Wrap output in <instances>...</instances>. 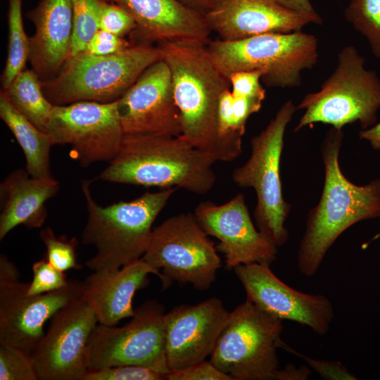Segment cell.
<instances>
[{
    "mask_svg": "<svg viewBox=\"0 0 380 380\" xmlns=\"http://www.w3.org/2000/svg\"><path fill=\"white\" fill-rule=\"evenodd\" d=\"M343 138V130L332 127L322 144L324 188L318 204L308 213L297 255L298 268L308 277L317 272L328 250L345 230L380 217V179L359 186L344 176L338 163Z\"/></svg>",
    "mask_w": 380,
    "mask_h": 380,
    "instance_id": "cell-1",
    "label": "cell"
},
{
    "mask_svg": "<svg viewBox=\"0 0 380 380\" xmlns=\"http://www.w3.org/2000/svg\"><path fill=\"white\" fill-rule=\"evenodd\" d=\"M158 46L170 71L180 136L215 162L236 159L220 138L217 124L220 98L230 82L210 58L205 44L169 42Z\"/></svg>",
    "mask_w": 380,
    "mask_h": 380,
    "instance_id": "cell-2",
    "label": "cell"
},
{
    "mask_svg": "<svg viewBox=\"0 0 380 380\" xmlns=\"http://www.w3.org/2000/svg\"><path fill=\"white\" fill-rule=\"evenodd\" d=\"M215 163L181 136L125 134L117 155L97 179L204 194L215 184Z\"/></svg>",
    "mask_w": 380,
    "mask_h": 380,
    "instance_id": "cell-3",
    "label": "cell"
},
{
    "mask_svg": "<svg viewBox=\"0 0 380 380\" xmlns=\"http://www.w3.org/2000/svg\"><path fill=\"white\" fill-rule=\"evenodd\" d=\"M92 181L86 179L81 182L87 209L82 242L96 248L95 255L85 265L93 272L116 270L142 258L154 221L177 188L146 192L132 201L102 206L91 195Z\"/></svg>",
    "mask_w": 380,
    "mask_h": 380,
    "instance_id": "cell-4",
    "label": "cell"
},
{
    "mask_svg": "<svg viewBox=\"0 0 380 380\" xmlns=\"http://www.w3.org/2000/svg\"><path fill=\"white\" fill-rule=\"evenodd\" d=\"M160 60V47L146 43L134 44L107 56L82 51L71 56L54 77L42 81V91L53 106L112 103L120 99L148 67Z\"/></svg>",
    "mask_w": 380,
    "mask_h": 380,
    "instance_id": "cell-5",
    "label": "cell"
},
{
    "mask_svg": "<svg viewBox=\"0 0 380 380\" xmlns=\"http://www.w3.org/2000/svg\"><path fill=\"white\" fill-rule=\"evenodd\" d=\"M365 59L353 46L337 56L332 74L319 91L308 94L296 106L304 110L294 132L312 124H328L342 129L358 122L363 129L376 123L380 108V78L365 67Z\"/></svg>",
    "mask_w": 380,
    "mask_h": 380,
    "instance_id": "cell-6",
    "label": "cell"
},
{
    "mask_svg": "<svg viewBox=\"0 0 380 380\" xmlns=\"http://www.w3.org/2000/svg\"><path fill=\"white\" fill-rule=\"evenodd\" d=\"M207 52L222 74L262 69L268 87L293 88L301 84V72L315 65L318 41L302 31L270 33L236 41L220 39L205 44Z\"/></svg>",
    "mask_w": 380,
    "mask_h": 380,
    "instance_id": "cell-7",
    "label": "cell"
},
{
    "mask_svg": "<svg viewBox=\"0 0 380 380\" xmlns=\"http://www.w3.org/2000/svg\"><path fill=\"white\" fill-rule=\"evenodd\" d=\"M282 320L246 300L229 313L210 361L234 380H283Z\"/></svg>",
    "mask_w": 380,
    "mask_h": 380,
    "instance_id": "cell-8",
    "label": "cell"
},
{
    "mask_svg": "<svg viewBox=\"0 0 380 380\" xmlns=\"http://www.w3.org/2000/svg\"><path fill=\"white\" fill-rule=\"evenodd\" d=\"M296 110L292 101L285 102L266 128L251 139L249 159L232 172L236 185L255 190L258 228L278 247L288 240L284 223L291 209L282 194L280 160L285 130Z\"/></svg>",
    "mask_w": 380,
    "mask_h": 380,
    "instance_id": "cell-9",
    "label": "cell"
},
{
    "mask_svg": "<svg viewBox=\"0 0 380 380\" xmlns=\"http://www.w3.org/2000/svg\"><path fill=\"white\" fill-rule=\"evenodd\" d=\"M141 258L161 271L163 288L175 280L208 289L221 267L217 248L190 213L170 217L153 229Z\"/></svg>",
    "mask_w": 380,
    "mask_h": 380,
    "instance_id": "cell-10",
    "label": "cell"
},
{
    "mask_svg": "<svg viewBox=\"0 0 380 380\" xmlns=\"http://www.w3.org/2000/svg\"><path fill=\"white\" fill-rule=\"evenodd\" d=\"M164 308L148 300L121 327L97 324L88 343L89 369L135 365L167 374Z\"/></svg>",
    "mask_w": 380,
    "mask_h": 380,
    "instance_id": "cell-11",
    "label": "cell"
},
{
    "mask_svg": "<svg viewBox=\"0 0 380 380\" xmlns=\"http://www.w3.org/2000/svg\"><path fill=\"white\" fill-rule=\"evenodd\" d=\"M117 101H80L54 106L46 133L53 145H70L80 166L110 162L117 155L125 135Z\"/></svg>",
    "mask_w": 380,
    "mask_h": 380,
    "instance_id": "cell-12",
    "label": "cell"
},
{
    "mask_svg": "<svg viewBox=\"0 0 380 380\" xmlns=\"http://www.w3.org/2000/svg\"><path fill=\"white\" fill-rule=\"evenodd\" d=\"M31 353L39 380H82L89 369L88 343L98 319L82 295L51 318Z\"/></svg>",
    "mask_w": 380,
    "mask_h": 380,
    "instance_id": "cell-13",
    "label": "cell"
},
{
    "mask_svg": "<svg viewBox=\"0 0 380 380\" xmlns=\"http://www.w3.org/2000/svg\"><path fill=\"white\" fill-rule=\"evenodd\" d=\"M233 270L245 289L246 299L262 310L281 320L307 326L319 335L329 331L334 310L325 296L293 289L279 279L268 264L241 265Z\"/></svg>",
    "mask_w": 380,
    "mask_h": 380,
    "instance_id": "cell-14",
    "label": "cell"
},
{
    "mask_svg": "<svg viewBox=\"0 0 380 380\" xmlns=\"http://www.w3.org/2000/svg\"><path fill=\"white\" fill-rule=\"evenodd\" d=\"M29 283L0 282V343L31 355L44 334V324L82 295V281H70L58 290L31 296Z\"/></svg>",
    "mask_w": 380,
    "mask_h": 380,
    "instance_id": "cell-15",
    "label": "cell"
},
{
    "mask_svg": "<svg viewBox=\"0 0 380 380\" xmlns=\"http://www.w3.org/2000/svg\"><path fill=\"white\" fill-rule=\"evenodd\" d=\"M194 214L205 232L219 241L216 248L224 253L227 269L254 262L270 265L276 260L278 246L255 227L242 194L222 205L203 201Z\"/></svg>",
    "mask_w": 380,
    "mask_h": 380,
    "instance_id": "cell-16",
    "label": "cell"
},
{
    "mask_svg": "<svg viewBox=\"0 0 380 380\" xmlns=\"http://www.w3.org/2000/svg\"><path fill=\"white\" fill-rule=\"evenodd\" d=\"M117 106L125 134H182L171 74L163 60L148 67L118 100Z\"/></svg>",
    "mask_w": 380,
    "mask_h": 380,
    "instance_id": "cell-17",
    "label": "cell"
},
{
    "mask_svg": "<svg viewBox=\"0 0 380 380\" xmlns=\"http://www.w3.org/2000/svg\"><path fill=\"white\" fill-rule=\"evenodd\" d=\"M230 312L217 298L182 305L165 314V355L169 372L205 360L212 353Z\"/></svg>",
    "mask_w": 380,
    "mask_h": 380,
    "instance_id": "cell-18",
    "label": "cell"
},
{
    "mask_svg": "<svg viewBox=\"0 0 380 380\" xmlns=\"http://www.w3.org/2000/svg\"><path fill=\"white\" fill-rule=\"evenodd\" d=\"M211 31L224 41H236L270 33L302 31L322 19L290 10L275 0H211L204 14Z\"/></svg>",
    "mask_w": 380,
    "mask_h": 380,
    "instance_id": "cell-19",
    "label": "cell"
},
{
    "mask_svg": "<svg viewBox=\"0 0 380 380\" xmlns=\"http://www.w3.org/2000/svg\"><path fill=\"white\" fill-rule=\"evenodd\" d=\"M134 18L132 34L139 43L195 42L206 44L211 33L205 15L179 0H105Z\"/></svg>",
    "mask_w": 380,
    "mask_h": 380,
    "instance_id": "cell-20",
    "label": "cell"
},
{
    "mask_svg": "<svg viewBox=\"0 0 380 380\" xmlns=\"http://www.w3.org/2000/svg\"><path fill=\"white\" fill-rule=\"evenodd\" d=\"M72 0H40L27 13L34 25L28 61L42 81L54 77L71 56Z\"/></svg>",
    "mask_w": 380,
    "mask_h": 380,
    "instance_id": "cell-21",
    "label": "cell"
},
{
    "mask_svg": "<svg viewBox=\"0 0 380 380\" xmlns=\"http://www.w3.org/2000/svg\"><path fill=\"white\" fill-rule=\"evenodd\" d=\"M149 274L162 279L160 272L141 258L116 270L94 271L82 281V297L93 308L99 324L116 325L134 315V296L148 285Z\"/></svg>",
    "mask_w": 380,
    "mask_h": 380,
    "instance_id": "cell-22",
    "label": "cell"
},
{
    "mask_svg": "<svg viewBox=\"0 0 380 380\" xmlns=\"http://www.w3.org/2000/svg\"><path fill=\"white\" fill-rule=\"evenodd\" d=\"M59 189L53 177H34L25 169L18 168L6 176L0 184V240L18 225L40 228L48 215L45 203Z\"/></svg>",
    "mask_w": 380,
    "mask_h": 380,
    "instance_id": "cell-23",
    "label": "cell"
},
{
    "mask_svg": "<svg viewBox=\"0 0 380 380\" xmlns=\"http://www.w3.org/2000/svg\"><path fill=\"white\" fill-rule=\"evenodd\" d=\"M0 118L21 148L28 174L37 178L53 177L50 169V150L53 145L49 134L19 113L1 90Z\"/></svg>",
    "mask_w": 380,
    "mask_h": 380,
    "instance_id": "cell-24",
    "label": "cell"
},
{
    "mask_svg": "<svg viewBox=\"0 0 380 380\" xmlns=\"http://www.w3.org/2000/svg\"><path fill=\"white\" fill-rule=\"evenodd\" d=\"M11 105L40 130L46 132L54 106L44 95L42 80L32 69H24L6 89Z\"/></svg>",
    "mask_w": 380,
    "mask_h": 380,
    "instance_id": "cell-25",
    "label": "cell"
},
{
    "mask_svg": "<svg viewBox=\"0 0 380 380\" xmlns=\"http://www.w3.org/2000/svg\"><path fill=\"white\" fill-rule=\"evenodd\" d=\"M8 53L1 76V89H6L28 61L30 42L23 23L22 0H8Z\"/></svg>",
    "mask_w": 380,
    "mask_h": 380,
    "instance_id": "cell-26",
    "label": "cell"
},
{
    "mask_svg": "<svg viewBox=\"0 0 380 380\" xmlns=\"http://www.w3.org/2000/svg\"><path fill=\"white\" fill-rule=\"evenodd\" d=\"M344 14L366 38L374 56L380 58V0H351Z\"/></svg>",
    "mask_w": 380,
    "mask_h": 380,
    "instance_id": "cell-27",
    "label": "cell"
},
{
    "mask_svg": "<svg viewBox=\"0 0 380 380\" xmlns=\"http://www.w3.org/2000/svg\"><path fill=\"white\" fill-rule=\"evenodd\" d=\"M103 0H72L71 56L84 51L99 30L101 6Z\"/></svg>",
    "mask_w": 380,
    "mask_h": 380,
    "instance_id": "cell-28",
    "label": "cell"
},
{
    "mask_svg": "<svg viewBox=\"0 0 380 380\" xmlns=\"http://www.w3.org/2000/svg\"><path fill=\"white\" fill-rule=\"evenodd\" d=\"M39 238L45 246L46 259L55 268L64 272L82 267L77 260L76 237L69 240L65 235L56 236L51 228L46 227L40 231Z\"/></svg>",
    "mask_w": 380,
    "mask_h": 380,
    "instance_id": "cell-29",
    "label": "cell"
},
{
    "mask_svg": "<svg viewBox=\"0 0 380 380\" xmlns=\"http://www.w3.org/2000/svg\"><path fill=\"white\" fill-rule=\"evenodd\" d=\"M0 380H39L30 355L0 343Z\"/></svg>",
    "mask_w": 380,
    "mask_h": 380,
    "instance_id": "cell-30",
    "label": "cell"
},
{
    "mask_svg": "<svg viewBox=\"0 0 380 380\" xmlns=\"http://www.w3.org/2000/svg\"><path fill=\"white\" fill-rule=\"evenodd\" d=\"M33 278L27 289L28 295L43 294L61 289L69 281L63 272L55 268L46 259L42 258L32 264Z\"/></svg>",
    "mask_w": 380,
    "mask_h": 380,
    "instance_id": "cell-31",
    "label": "cell"
},
{
    "mask_svg": "<svg viewBox=\"0 0 380 380\" xmlns=\"http://www.w3.org/2000/svg\"><path fill=\"white\" fill-rule=\"evenodd\" d=\"M166 375L144 367L119 365L88 369L82 380H163Z\"/></svg>",
    "mask_w": 380,
    "mask_h": 380,
    "instance_id": "cell-32",
    "label": "cell"
},
{
    "mask_svg": "<svg viewBox=\"0 0 380 380\" xmlns=\"http://www.w3.org/2000/svg\"><path fill=\"white\" fill-rule=\"evenodd\" d=\"M137 28L132 16L118 4L103 1L99 15V30L125 37Z\"/></svg>",
    "mask_w": 380,
    "mask_h": 380,
    "instance_id": "cell-33",
    "label": "cell"
},
{
    "mask_svg": "<svg viewBox=\"0 0 380 380\" xmlns=\"http://www.w3.org/2000/svg\"><path fill=\"white\" fill-rule=\"evenodd\" d=\"M262 69L239 71L229 77L232 93L236 96H244L264 100L265 89L260 81L265 75Z\"/></svg>",
    "mask_w": 380,
    "mask_h": 380,
    "instance_id": "cell-34",
    "label": "cell"
},
{
    "mask_svg": "<svg viewBox=\"0 0 380 380\" xmlns=\"http://www.w3.org/2000/svg\"><path fill=\"white\" fill-rule=\"evenodd\" d=\"M281 349L303 359L322 378L328 380H355L357 378L338 361L316 360L302 354L286 343H283Z\"/></svg>",
    "mask_w": 380,
    "mask_h": 380,
    "instance_id": "cell-35",
    "label": "cell"
},
{
    "mask_svg": "<svg viewBox=\"0 0 380 380\" xmlns=\"http://www.w3.org/2000/svg\"><path fill=\"white\" fill-rule=\"evenodd\" d=\"M167 380H234L232 376L222 372L210 360L171 371L167 374Z\"/></svg>",
    "mask_w": 380,
    "mask_h": 380,
    "instance_id": "cell-36",
    "label": "cell"
},
{
    "mask_svg": "<svg viewBox=\"0 0 380 380\" xmlns=\"http://www.w3.org/2000/svg\"><path fill=\"white\" fill-rule=\"evenodd\" d=\"M133 44L125 37L99 30L89 42L84 51L96 56H107L122 51Z\"/></svg>",
    "mask_w": 380,
    "mask_h": 380,
    "instance_id": "cell-37",
    "label": "cell"
},
{
    "mask_svg": "<svg viewBox=\"0 0 380 380\" xmlns=\"http://www.w3.org/2000/svg\"><path fill=\"white\" fill-rule=\"evenodd\" d=\"M284 7L296 12L319 17L310 0H275Z\"/></svg>",
    "mask_w": 380,
    "mask_h": 380,
    "instance_id": "cell-38",
    "label": "cell"
},
{
    "mask_svg": "<svg viewBox=\"0 0 380 380\" xmlns=\"http://www.w3.org/2000/svg\"><path fill=\"white\" fill-rule=\"evenodd\" d=\"M361 139L367 140L376 150L380 151V122L359 132Z\"/></svg>",
    "mask_w": 380,
    "mask_h": 380,
    "instance_id": "cell-39",
    "label": "cell"
},
{
    "mask_svg": "<svg viewBox=\"0 0 380 380\" xmlns=\"http://www.w3.org/2000/svg\"><path fill=\"white\" fill-rule=\"evenodd\" d=\"M186 6L205 14L209 9L211 0H179Z\"/></svg>",
    "mask_w": 380,
    "mask_h": 380,
    "instance_id": "cell-40",
    "label": "cell"
},
{
    "mask_svg": "<svg viewBox=\"0 0 380 380\" xmlns=\"http://www.w3.org/2000/svg\"><path fill=\"white\" fill-rule=\"evenodd\" d=\"M379 236H380V233L378 234L377 235H376V236L371 240V241H374V240H375V239H376L379 238Z\"/></svg>",
    "mask_w": 380,
    "mask_h": 380,
    "instance_id": "cell-41",
    "label": "cell"
}]
</instances>
